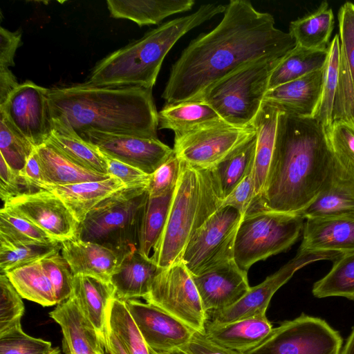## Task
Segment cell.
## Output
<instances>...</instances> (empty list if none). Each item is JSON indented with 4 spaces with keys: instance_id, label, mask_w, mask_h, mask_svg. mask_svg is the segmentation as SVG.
<instances>
[{
    "instance_id": "obj_1",
    "label": "cell",
    "mask_w": 354,
    "mask_h": 354,
    "mask_svg": "<svg viewBox=\"0 0 354 354\" xmlns=\"http://www.w3.org/2000/svg\"><path fill=\"white\" fill-rule=\"evenodd\" d=\"M218 24L193 39L172 65L166 104L198 99L210 86L255 61L283 57L296 45L274 17L247 0H231Z\"/></svg>"
},
{
    "instance_id": "obj_2",
    "label": "cell",
    "mask_w": 354,
    "mask_h": 354,
    "mask_svg": "<svg viewBox=\"0 0 354 354\" xmlns=\"http://www.w3.org/2000/svg\"><path fill=\"white\" fill-rule=\"evenodd\" d=\"M335 161L328 133L317 120L280 111L266 182L248 210L302 214L325 186Z\"/></svg>"
},
{
    "instance_id": "obj_3",
    "label": "cell",
    "mask_w": 354,
    "mask_h": 354,
    "mask_svg": "<svg viewBox=\"0 0 354 354\" xmlns=\"http://www.w3.org/2000/svg\"><path fill=\"white\" fill-rule=\"evenodd\" d=\"M53 131L80 136L88 130L158 138L151 88L82 84L48 90Z\"/></svg>"
},
{
    "instance_id": "obj_4",
    "label": "cell",
    "mask_w": 354,
    "mask_h": 354,
    "mask_svg": "<svg viewBox=\"0 0 354 354\" xmlns=\"http://www.w3.org/2000/svg\"><path fill=\"white\" fill-rule=\"evenodd\" d=\"M225 8L222 4L205 3L190 15L161 24L99 61L84 83L100 87L152 89L163 60L174 44L191 30L224 12Z\"/></svg>"
},
{
    "instance_id": "obj_5",
    "label": "cell",
    "mask_w": 354,
    "mask_h": 354,
    "mask_svg": "<svg viewBox=\"0 0 354 354\" xmlns=\"http://www.w3.org/2000/svg\"><path fill=\"white\" fill-rule=\"evenodd\" d=\"M149 198L146 187H124L96 205L80 223L77 238L112 250L120 260L138 250L140 224Z\"/></svg>"
},
{
    "instance_id": "obj_6",
    "label": "cell",
    "mask_w": 354,
    "mask_h": 354,
    "mask_svg": "<svg viewBox=\"0 0 354 354\" xmlns=\"http://www.w3.org/2000/svg\"><path fill=\"white\" fill-rule=\"evenodd\" d=\"M282 58L252 62L210 86L198 99L211 105L230 125L253 126L268 90L270 75Z\"/></svg>"
},
{
    "instance_id": "obj_7",
    "label": "cell",
    "mask_w": 354,
    "mask_h": 354,
    "mask_svg": "<svg viewBox=\"0 0 354 354\" xmlns=\"http://www.w3.org/2000/svg\"><path fill=\"white\" fill-rule=\"evenodd\" d=\"M302 214L250 209L242 217L234 245V259L248 272L257 261L288 250L303 232Z\"/></svg>"
},
{
    "instance_id": "obj_8",
    "label": "cell",
    "mask_w": 354,
    "mask_h": 354,
    "mask_svg": "<svg viewBox=\"0 0 354 354\" xmlns=\"http://www.w3.org/2000/svg\"><path fill=\"white\" fill-rule=\"evenodd\" d=\"M180 162V175L167 221L150 257L160 268L181 260L195 230L202 202L203 186L199 171Z\"/></svg>"
},
{
    "instance_id": "obj_9",
    "label": "cell",
    "mask_w": 354,
    "mask_h": 354,
    "mask_svg": "<svg viewBox=\"0 0 354 354\" xmlns=\"http://www.w3.org/2000/svg\"><path fill=\"white\" fill-rule=\"evenodd\" d=\"M340 333L324 319L301 313L273 328L254 348L242 354H340Z\"/></svg>"
},
{
    "instance_id": "obj_10",
    "label": "cell",
    "mask_w": 354,
    "mask_h": 354,
    "mask_svg": "<svg viewBox=\"0 0 354 354\" xmlns=\"http://www.w3.org/2000/svg\"><path fill=\"white\" fill-rule=\"evenodd\" d=\"M243 216L230 207L211 215L192 233L181 261L192 275L201 274L234 259V245Z\"/></svg>"
},
{
    "instance_id": "obj_11",
    "label": "cell",
    "mask_w": 354,
    "mask_h": 354,
    "mask_svg": "<svg viewBox=\"0 0 354 354\" xmlns=\"http://www.w3.org/2000/svg\"><path fill=\"white\" fill-rule=\"evenodd\" d=\"M144 299L194 331L205 333L207 315L192 276L181 260L160 269Z\"/></svg>"
},
{
    "instance_id": "obj_12",
    "label": "cell",
    "mask_w": 354,
    "mask_h": 354,
    "mask_svg": "<svg viewBox=\"0 0 354 354\" xmlns=\"http://www.w3.org/2000/svg\"><path fill=\"white\" fill-rule=\"evenodd\" d=\"M255 132L225 121L174 136V151L181 161L198 170L209 169Z\"/></svg>"
},
{
    "instance_id": "obj_13",
    "label": "cell",
    "mask_w": 354,
    "mask_h": 354,
    "mask_svg": "<svg viewBox=\"0 0 354 354\" xmlns=\"http://www.w3.org/2000/svg\"><path fill=\"white\" fill-rule=\"evenodd\" d=\"M342 254L337 252H309L298 250L297 254L261 283L250 287L249 291L235 304L207 315V323L214 325L227 324L254 316L266 315L274 294L299 269L321 260L335 261Z\"/></svg>"
},
{
    "instance_id": "obj_14",
    "label": "cell",
    "mask_w": 354,
    "mask_h": 354,
    "mask_svg": "<svg viewBox=\"0 0 354 354\" xmlns=\"http://www.w3.org/2000/svg\"><path fill=\"white\" fill-rule=\"evenodd\" d=\"M48 90L27 80L0 106V114L35 148L46 143L53 131Z\"/></svg>"
},
{
    "instance_id": "obj_15",
    "label": "cell",
    "mask_w": 354,
    "mask_h": 354,
    "mask_svg": "<svg viewBox=\"0 0 354 354\" xmlns=\"http://www.w3.org/2000/svg\"><path fill=\"white\" fill-rule=\"evenodd\" d=\"M106 156L151 174L174 155L173 148L158 138L114 134L88 130L80 136Z\"/></svg>"
},
{
    "instance_id": "obj_16",
    "label": "cell",
    "mask_w": 354,
    "mask_h": 354,
    "mask_svg": "<svg viewBox=\"0 0 354 354\" xmlns=\"http://www.w3.org/2000/svg\"><path fill=\"white\" fill-rule=\"evenodd\" d=\"M4 205L59 243L77 236L80 223L64 203L49 191L41 189L20 195L4 203Z\"/></svg>"
},
{
    "instance_id": "obj_17",
    "label": "cell",
    "mask_w": 354,
    "mask_h": 354,
    "mask_svg": "<svg viewBox=\"0 0 354 354\" xmlns=\"http://www.w3.org/2000/svg\"><path fill=\"white\" fill-rule=\"evenodd\" d=\"M148 347L156 352L178 353L194 330L166 311L137 299L124 301Z\"/></svg>"
},
{
    "instance_id": "obj_18",
    "label": "cell",
    "mask_w": 354,
    "mask_h": 354,
    "mask_svg": "<svg viewBox=\"0 0 354 354\" xmlns=\"http://www.w3.org/2000/svg\"><path fill=\"white\" fill-rule=\"evenodd\" d=\"M207 315L238 302L250 290L247 271L234 259L199 275H192Z\"/></svg>"
},
{
    "instance_id": "obj_19",
    "label": "cell",
    "mask_w": 354,
    "mask_h": 354,
    "mask_svg": "<svg viewBox=\"0 0 354 354\" xmlns=\"http://www.w3.org/2000/svg\"><path fill=\"white\" fill-rule=\"evenodd\" d=\"M339 61L333 109V123L354 126V3H344L338 12Z\"/></svg>"
},
{
    "instance_id": "obj_20",
    "label": "cell",
    "mask_w": 354,
    "mask_h": 354,
    "mask_svg": "<svg viewBox=\"0 0 354 354\" xmlns=\"http://www.w3.org/2000/svg\"><path fill=\"white\" fill-rule=\"evenodd\" d=\"M305 220L298 250L342 254L354 251V216L310 217Z\"/></svg>"
},
{
    "instance_id": "obj_21",
    "label": "cell",
    "mask_w": 354,
    "mask_h": 354,
    "mask_svg": "<svg viewBox=\"0 0 354 354\" xmlns=\"http://www.w3.org/2000/svg\"><path fill=\"white\" fill-rule=\"evenodd\" d=\"M324 75V68L269 89L263 102L292 115L313 118L321 99Z\"/></svg>"
},
{
    "instance_id": "obj_22",
    "label": "cell",
    "mask_w": 354,
    "mask_h": 354,
    "mask_svg": "<svg viewBox=\"0 0 354 354\" xmlns=\"http://www.w3.org/2000/svg\"><path fill=\"white\" fill-rule=\"evenodd\" d=\"M49 315L61 327L66 354H104V342L73 297L57 304Z\"/></svg>"
},
{
    "instance_id": "obj_23",
    "label": "cell",
    "mask_w": 354,
    "mask_h": 354,
    "mask_svg": "<svg viewBox=\"0 0 354 354\" xmlns=\"http://www.w3.org/2000/svg\"><path fill=\"white\" fill-rule=\"evenodd\" d=\"M256 144L255 131L215 167L209 169L200 170L218 205V208L221 202L252 171Z\"/></svg>"
},
{
    "instance_id": "obj_24",
    "label": "cell",
    "mask_w": 354,
    "mask_h": 354,
    "mask_svg": "<svg viewBox=\"0 0 354 354\" xmlns=\"http://www.w3.org/2000/svg\"><path fill=\"white\" fill-rule=\"evenodd\" d=\"M62 255L68 263L74 275H87L110 282L120 262L112 250L78 238L61 243Z\"/></svg>"
},
{
    "instance_id": "obj_25",
    "label": "cell",
    "mask_w": 354,
    "mask_h": 354,
    "mask_svg": "<svg viewBox=\"0 0 354 354\" xmlns=\"http://www.w3.org/2000/svg\"><path fill=\"white\" fill-rule=\"evenodd\" d=\"M71 297L100 336L106 350L109 332L107 311L115 297L113 286L91 276L74 275Z\"/></svg>"
},
{
    "instance_id": "obj_26",
    "label": "cell",
    "mask_w": 354,
    "mask_h": 354,
    "mask_svg": "<svg viewBox=\"0 0 354 354\" xmlns=\"http://www.w3.org/2000/svg\"><path fill=\"white\" fill-rule=\"evenodd\" d=\"M303 216H354V178L336 160L330 176Z\"/></svg>"
},
{
    "instance_id": "obj_27",
    "label": "cell",
    "mask_w": 354,
    "mask_h": 354,
    "mask_svg": "<svg viewBox=\"0 0 354 354\" xmlns=\"http://www.w3.org/2000/svg\"><path fill=\"white\" fill-rule=\"evenodd\" d=\"M272 325L266 315L223 324L207 323L206 337L226 348L244 353L261 344L271 333Z\"/></svg>"
},
{
    "instance_id": "obj_28",
    "label": "cell",
    "mask_w": 354,
    "mask_h": 354,
    "mask_svg": "<svg viewBox=\"0 0 354 354\" xmlns=\"http://www.w3.org/2000/svg\"><path fill=\"white\" fill-rule=\"evenodd\" d=\"M160 269L150 257L142 255L138 250L125 255L110 279L115 297L124 301L145 298Z\"/></svg>"
},
{
    "instance_id": "obj_29",
    "label": "cell",
    "mask_w": 354,
    "mask_h": 354,
    "mask_svg": "<svg viewBox=\"0 0 354 354\" xmlns=\"http://www.w3.org/2000/svg\"><path fill=\"white\" fill-rule=\"evenodd\" d=\"M124 187L120 180L111 176L102 180L65 185L43 184L41 189L58 196L80 223L96 205Z\"/></svg>"
},
{
    "instance_id": "obj_30",
    "label": "cell",
    "mask_w": 354,
    "mask_h": 354,
    "mask_svg": "<svg viewBox=\"0 0 354 354\" xmlns=\"http://www.w3.org/2000/svg\"><path fill=\"white\" fill-rule=\"evenodd\" d=\"M223 121L215 109L201 99L165 104L158 112V129L171 130L174 136Z\"/></svg>"
},
{
    "instance_id": "obj_31",
    "label": "cell",
    "mask_w": 354,
    "mask_h": 354,
    "mask_svg": "<svg viewBox=\"0 0 354 354\" xmlns=\"http://www.w3.org/2000/svg\"><path fill=\"white\" fill-rule=\"evenodd\" d=\"M194 0H108L112 17L133 21L140 26L156 25L173 15L192 9Z\"/></svg>"
},
{
    "instance_id": "obj_32",
    "label": "cell",
    "mask_w": 354,
    "mask_h": 354,
    "mask_svg": "<svg viewBox=\"0 0 354 354\" xmlns=\"http://www.w3.org/2000/svg\"><path fill=\"white\" fill-rule=\"evenodd\" d=\"M279 113L277 107L263 102L253 123L257 134L252 169L254 201L261 194L266 182L274 152Z\"/></svg>"
},
{
    "instance_id": "obj_33",
    "label": "cell",
    "mask_w": 354,
    "mask_h": 354,
    "mask_svg": "<svg viewBox=\"0 0 354 354\" xmlns=\"http://www.w3.org/2000/svg\"><path fill=\"white\" fill-rule=\"evenodd\" d=\"M45 183L65 185L102 180L111 177L88 170L71 161L49 142L36 147Z\"/></svg>"
},
{
    "instance_id": "obj_34",
    "label": "cell",
    "mask_w": 354,
    "mask_h": 354,
    "mask_svg": "<svg viewBox=\"0 0 354 354\" xmlns=\"http://www.w3.org/2000/svg\"><path fill=\"white\" fill-rule=\"evenodd\" d=\"M334 15L326 1L313 12L292 21L289 34L296 45L307 49H326L334 28Z\"/></svg>"
},
{
    "instance_id": "obj_35",
    "label": "cell",
    "mask_w": 354,
    "mask_h": 354,
    "mask_svg": "<svg viewBox=\"0 0 354 354\" xmlns=\"http://www.w3.org/2000/svg\"><path fill=\"white\" fill-rule=\"evenodd\" d=\"M328 55V48L313 50L295 45L273 69L268 90L324 68Z\"/></svg>"
},
{
    "instance_id": "obj_36",
    "label": "cell",
    "mask_w": 354,
    "mask_h": 354,
    "mask_svg": "<svg viewBox=\"0 0 354 354\" xmlns=\"http://www.w3.org/2000/svg\"><path fill=\"white\" fill-rule=\"evenodd\" d=\"M5 274L22 298L42 306L57 305L53 290L40 260L10 270Z\"/></svg>"
},
{
    "instance_id": "obj_37",
    "label": "cell",
    "mask_w": 354,
    "mask_h": 354,
    "mask_svg": "<svg viewBox=\"0 0 354 354\" xmlns=\"http://www.w3.org/2000/svg\"><path fill=\"white\" fill-rule=\"evenodd\" d=\"M59 242L41 243L15 240L0 235V272H6L59 252Z\"/></svg>"
},
{
    "instance_id": "obj_38",
    "label": "cell",
    "mask_w": 354,
    "mask_h": 354,
    "mask_svg": "<svg viewBox=\"0 0 354 354\" xmlns=\"http://www.w3.org/2000/svg\"><path fill=\"white\" fill-rule=\"evenodd\" d=\"M47 142L77 165L97 173L109 175L106 156L97 147L77 134L53 131Z\"/></svg>"
},
{
    "instance_id": "obj_39",
    "label": "cell",
    "mask_w": 354,
    "mask_h": 354,
    "mask_svg": "<svg viewBox=\"0 0 354 354\" xmlns=\"http://www.w3.org/2000/svg\"><path fill=\"white\" fill-rule=\"evenodd\" d=\"M174 190L157 197L149 196L140 224L138 243L139 252L146 257H150V252L163 232Z\"/></svg>"
},
{
    "instance_id": "obj_40",
    "label": "cell",
    "mask_w": 354,
    "mask_h": 354,
    "mask_svg": "<svg viewBox=\"0 0 354 354\" xmlns=\"http://www.w3.org/2000/svg\"><path fill=\"white\" fill-rule=\"evenodd\" d=\"M312 292L317 298L343 297L349 299L354 294V251L333 261L330 271L313 284Z\"/></svg>"
},
{
    "instance_id": "obj_41",
    "label": "cell",
    "mask_w": 354,
    "mask_h": 354,
    "mask_svg": "<svg viewBox=\"0 0 354 354\" xmlns=\"http://www.w3.org/2000/svg\"><path fill=\"white\" fill-rule=\"evenodd\" d=\"M107 323L108 328L120 339L129 354H150L124 301L115 296L108 308Z\"/></svg>"
},
{
    "instance_id": "obj_42",
    "label": "cell",
    "mask_w": 354,
    "mask_h": 354,
    "mask_svg": "<svg viewBox=\"0 0 354 354\" xmlns=\"http://www.w3.org/2000/svg\"><path fill=\"white\" fill-rule=\"evenodd\" d=\"M339 61V38L336 34L328 46V55L324 67L321 99L313 118L328 133L333 124V109L337 87Z\"/></svg>"
},
{
    "instance_id": "obj_43",
    "label": "cell",
    "mask_w": 354,
    "mask_h": 354,
    "mask_svg": "<svg viewBox=\"0 0 354 354\" xmlns=\"http://www.w3.org/2000/svg\"><path fill=\"white\" fill-rule=\"evenodd\" d=\"M35 149V147L0 114V153L8 166L20 171Z\"/></svg>"
},
{
    "instance_id": "obj_44",
    "label": "cell",
    "mask_w": 354,
    "mask_h": 354,
    "mask_svg": "<svg viewBox=\"0 0 354 354\" xmlns=\"http://www.w3.org/2000/svg\"><path fill=\"white\" fill-rule=\"evenodd\" d=\"M0 235L7 238L41 243L58 242L39 227L3 205L0 211Z\"/></svg>"
},
{
    "instance_id": "obj_45",
    "label": "cell",
    "mask_w": 354,
    "mask_h": 354,
    "mask_svg": "<svg viewBox=\"0 0 354 354\" xmlns=\"http://www.w3.org/2000/svg\"><path fill=\"white\" fill-rule=\"evenodd\" d=\"M55 295L57 304L68 299L73 291L74 274L65 258L56 252L40 260Z\"/></svg>"
},
{
    "instance_id": "obj_46",
    "label": "cell",
    "mask_w": 354,
    "mask_h": 354,
    "mask_svg": "<svg viewBox=\"0 0 354 354\" xmlns=\"http://www.w3.org/2000/svg\"><path fill=\"white\" fill-rule=\"evenodd\" d=\"M51 342L26 334L19 324L0 335V354H49Z\"/></svg>"
},
{
    "instance_id": "obj_47",
    "label": "cell",
    "mask_w": 354,
    "mask_h": 354,
    "mask_svg": "<svg viewBox=\"0 0 354 354\" xmlns=\"http://www.w3.org/2000/svg\"><path fill=\"white\" fill-rule=\"evenodd\" d=\"M21 296L5 274H0V335L21 324L24 313Z\"/></svg>"
},
{
    "instance_id": "obj_48",
    "label": "cell",
    "mask_w": 354,
    "mask_h": 354,
    "mask_svg": "<svg viewBox=\"0 0 354 354\" xmlns=\"http://www.w3.org/2000/svg\"><path fill=\"white\" fill-rule=\"evenodd\" d=\"M327 133L336 160L354 178V126L334 122Z\"/></svg>"
},
{
    "instance_id": "obj_49",
    "label": "cell",
    "mask_w": 354,
    "mask_h": 354,
    "mask_svg": "<svg viewBox=\"0 0 354 354\" xmlns=\"http://www.w3.org/2000/svg\"><path fill=\"white\" fill-rule=\"evenodd\" d=\"M181 170V162L174 154L151 174L147 187L149 197H157L175 189Z\"/></svg>"
},
{
    "instance_id": "obj_50",
    "label": "cell",
    "mask_w": 354,
    "mask_h": 354,
    "mask_svg": "<svg viewBox=\"0 0 354 354\" xmlns=\"http://www.w3.org/2000/svg\"><path fill=\"white\" fill-rule=\"evenodd\" d=\"M38 192L28 185L25 178L10 168L4 159L0 158V196L3 203L26 194Z\"/></svg>"
},
{
    "instance_id": "obj_51",
    "label": "cell",
    "mask_w": 354,
    "mask_h": 354,
    "mask_svg": "<svg viewBox=\"0 0 354 354\" xmlns=\"http://www.w3.org/2000/svg\"><path fill=\"white\" fill-rule=\"evenodd\" d=\"M254 198V187L252 171L221 202L219 209L227 207H232L243 216Z\"/></svg>"
},
{
    "instance_id": "obj_52",
    "label": "cell",
    "mask_w": 354,
    "mask_h": 354,
    "mask_svg": "<svg viewBox=\"0 0 354 354\" xmlns=\"http://www.w3.org/2000/svg\"><path fill=\"white\" fill-rule=\"evenodd\" d=\"M105 156L108 165V174L110 176L118 178L126 187H148L151 174L116 159Z\"/></svg>"
},
{
    "instance_id": "obj_53",
    "label": "cell",
    "mask_w": 354,
    "mask_h": 354,
    "mask_svg": "<svg viewBox=\"0 0 354 354\" xmlns=\"http://www.w3.org/2000/svg\"><path fill=\"white\" fill-rule=\"evenodd\" d=\"M181 354H242L223 347L211 340L205 333L194 331L190 339L180 347Z\"/></svg>"
},
{
    "instance_id": "obj_54",
    "label": "cell",
    "mask_w": 354,
    "mask_h": 354,
    "mask_svg": "<svg viewBox=\"0 0 354 354\" xmlns=\"http://www.w3.org/2000/svg\"><path fill=\"white\" fill-rule=\"evenodd\" d=\"M21 33L0 28V68H9L15 65L14 57L21 44Z\"/></svg>"
},
{
    "instance_id": "obj_55",
    "label": "cell",
    "mask_w": 354,
    "mask_h": 354,
    "mask_svg": "<svg viewBox=\"0 0 354 354\" xmlns=\"http://www.w3.org/2000/svg\"><path fill=\"white\" fill-rule=\"evenodd\" d=\"M30 186L40 191L41 185L45 183L42 168L36 148L29 156L24 167L19 171Z\"/></svg>"
},
{
    "instance_id": "obj_56",
    "label": "cell",
    "mask_w": 354,
    "mask_h": 354,
    "mask_svg": "<svg viewBox=\"0 0 354 354\" xmlns=\"http://www.w3.org/2000/svg\"><path fill=\"white\" fill-rule=\"evenodd\" d=\"M19 84L9 68H0V106L6 102L9 95Z\"/></svg>"
},
{
    "instance_id": "obj_57",
    "label": "cell",
    "mask_w": 354,
    "mask_h": 354,
    "mask_svg": "<svg viewBox=\"0 0 354 354\" xmlns=\"http://www.w3.org/2000/svg\"><path fill=\"white\" fill-rule=\"evenodd\" d=\"M106 351L109 354H129L118 336L109 328Z\"/></svg>"
},
{
    "instance_id": "obj_58",
    "label": "cell",
    "mask_w": 354,
    "mask_h": 354,
    "mask_svg": "<svg viewBox=\"0 0 354 354\" xmlns=\"http://www.w3.org/2000/svg\"><path fill=\"white\" fill-rule=\"evenodd\" d=\"M340 354H354V327L342 348Z\"/></svg>"
},
{
    "instance_id": "obj_59",
    "label": "cell",
    "mask_w": 354,
    "mask_h": 354,
    "mask_svg": "<svg viewBox=\"0 0 354 354\" xmlns=\"http://www.w3.org/2000/svg\"><path fill=\"white\" fill-rule=\"evenodd\" d=\"M49 354H61V351L59 347L54 348Z\"/></svg>"
},
{
    "instance_id": "obj_60",
    "label": "cell",
    "mask_w": 354,
    "mask_h": 354,
    "mask_svg": "<svg viewBox=\"0 0 354 354\" xmlns=\"http://www.w3.org/2000/svg\"><path fill=\"white\" fill-rule=\"evenodd\" d=\"M149 353H150V354H160L159 353L156 352L155 351H153V350H152L151 348H149Z\"/></svg>"
},
{
    "instance_id": "obj_61",
    "label": "cell",
    "mask_w": 354,
    "mask_h": 354,
    "mask_svg": "<svg viewBox=\"0 0 354 354\" xmlns=\"http://www.w3.org/2000/svg\"><path fill=\"white\" fill-rule=\"evenodd\" d=\"M160 354H181V353H160Z\"/></svg>"
},
{
    "instance_id": "obj_62",
    "label": "cell",
    "mask_w": 354,
    "mask_h": 354,
    "mask_svg": "<svg viewBox=\"0 0 354 354\" xmlns=\"http://www.w3.org/2000/svg\"><path fill=\"white\" fill-rule=\"evenodd\" d=\"M349 299L354 301V294L352 295V297Z\"/></svg>"
}]
</instances>
